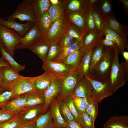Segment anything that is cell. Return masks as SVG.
<instances>
[{
  "label": "cell",
  "instance_id": "8992f818",
  "mask_svg": "<svg viewBox=\"0 0 128 128\" xmlns=\"http://www.w3.org/2000/svg\"><path fill=\"white\" fill-rule=\"evenodd\" d=\"M86 77L90 82L93 87L91 99L98 104L105 98L112 96L114 92L108 82H104Z\"/></svg>",
  "mask_w": 128,
  "mask_h": 128
},
{
  "label": "cell",
  "instance_id": "ac0fdd59",
  "mask_svg": "<svg viewBox=\"0 0 128 128\" xmlns=\"http://www.w3.org/2000/svg\"><path fill=\"white\" fill-rule=\"evenodd\" d=\"M57 78L50 71H45L43 74L36 77L35 81V90L45 91Z\"/></svg>",
  "mask_w": 128,
  "mask_h": 128
},
{
  "label": "cell",
  "instance_id": "681fc988",
  "mask_svg": "<svg viewBox=\"0 0 128 128\" xmlns=\"http://www.w3.org/2000/svg\"><path fill=\"white\" fill-rule=\"evenodd\" d=\"M16 114L0 109V125L13 119L16 116Z\"/></svg>",
  "mask_w": 128,
  "mask_h": 128
},
{
  "label": "cell",
  "instance_id": "ffe728a7",
  "mask_svg": "<svg viewBox=\"0 0 128 128\" xmlns=\"http://www.w3.org/2000/svg\"><path fill=\"white\" fill-rule=\"evenodd\" d=\"M26 103V96L24 94L7 102L1 109L16 114L25 107Z\"/></svg>",
  "mask_w": 128,
  "mask_h": 128
},
{
  "label": "cell",
  "instance_id": "7bdbcfd3",
  "mask_svg": "<svg viewBox=\"0 0 128 128\" xmlns=\"http://www.w3.org/2000/svg\"><path fill=\"white\" fill-rule=\"evenodd\" d=\"M65 32L77 40H81L83 37L82 32L69 20Z\"/></svg>",
  "mask_w": 128,
  "mask_h": 128
},
{
  "label": "cell",
  "instance_id": "ba28073f",
  "mask_svg": "<svg viewBox=\"0 0 128 128\" xmlns=\"http://www.w3.org/2000/svg\"><path fill=\"white\" fill-rule=\"evenodd\" d=\"M68 22L66 14H64L51 25L47 37L50 42H59L65 32Z\"/></svg>",
  "mask_w": 128,
  "mask_h": 128
},
{
  "label": "cell",
  "instance_id": "9c48e42d",
  "mask_svg": "<svg viewBox=\"0 0 128 128\" xmlns=\"http://www.w3.org/2000/svg\"><path fill=\"white\" fill-rule=\"evenodd\" d=\"M66 76L56 78L51 85L44 91V105L40 114L46 112L50 103L57 96L60 91L63 81Z\"/></svg>",
  "mask_w": 128,
  "mask_h": 128
},
{
  "label": "cell",
  "instance_id": "30bf717a",
  "mask_svg": "<svg viewBox=\"0 0 128 128\" xmlns=\"http://www.w3.org/2000/svg\"><path fill=\"white\" fill-rule=\"evenodd\" d=\"M43 37L36 24H35L22 37L16 46L15 50L29 49L37 40Z\"/></svg>",
  "mask_w": 128,
  "mask_h": 128
},
{
  "label": "cell",
  "instance_id": "db71d44e",
  "mask_svg": "<svg viewBox=\"0 0 128 128\" xmlns=\"http://www.w3.org/2000/svg\"><path fill=\"white\" fill-rule=\"evenodd\" d=\"M100 0H87V7H92L97 5Z\"/></svg>",
  "mask_w": 128,
  "mask_h": 128
},
{
  "label": "cell",
  "instance_id": "e7e4bbea",
  "mask_svg": "<svg viewBox=\"0 0 128 128\" xmlns=\"http://www.w3.org/2000/svg\"></svg>",
  "mask_w": 128,
  "mask_h": 128
},
{
  "label": "cell",
  "instance_id": "cb8c5ba5",
  "mask_svg": "<svg viewBox=\"0 0 128 128\" xmlns=\"http://www.w3.org/2000/svg\"><path fill=\"white\" fill-rule=\"evenodd\" d=\"M26 103L25 107H30L44 103V91L35 90L25 94Z\"/></svg>",
  "mask_w": 128,
  "mask_h": 128
},
{
  "label": "cell",
  "instance_id": "83f0119b",
  "mask_svg": "<svg viewBox=\"0 0 128 128\" xmlns=\"http://www.w3.org/2000/svg\"><path fill=\"white\" fill-rule=\"evenodd\" d=\"M31 2L37 19L48 11L51 5L49 0H32Z\"/></svg>",
  "mask_w": 128,
  "mask_h": 128
},
{
  "label": "cell",
  "instance_id": "be15d7a7",
  "mask_svg": "<svg viewBox=\"0 0 128 128\" xmlns=\"http://www.w3.org/2000/svg\"><path fill=\"white\" fill-rule=\"evenodd\" d=\"M4 103L3 104H0V109H1L2 107L6 103Z\"/></svg>",
  "mask_w": 128,
  "mask_h": 128
},
{
  "label": "cell",
  "instance_id": "1f68e13d",
  "mask_svg": "<svg viewBox=\"0 0 128 128\" xmlns=\"http://www.w3.org/2000/svg\"><path fill=\"white\" fill-rule=\"evenodd\" d=\"M81 40L78 39L71 46L61 48L59 56L54 61L62 62L71 54L75 51L82 46Z\"/></svg>",
  "mask_w": 128,
  "mask_h": 128
},
{
  "label": "cell",
  "instance_id": "4fadbf2b",
  "mask_svg": "<svg viewBox=\"0 0 128 128\" xmlns=\"http://www.w3.org/2000/svg\"><path fill=\"white\" fill-rule=\"evenodd\" d=\"M103 30H95L88 32L81 39L82 46L85 51L92 49L104 39Z\"/></svg>",
  "mask_w": 128,
  "mask_h": 128
},
{
  "label": "cell",
  "instance_id": "6125c7cd",
  "mask_svg": "<svg viewBox=\"0 0 128 128\" xmlns=\"http://www.w3.org/2000/svg\"><path fill=\"white\" fill-rule=\"evenodd\" d=\"M49 1L51 5H57L59 4L60 1L58 0H50Z\"/></svg>",
  "mask_w": 128,
  "mask_h": 128
},
{
  "label": "cell",
  "instance_id": "d4e9b609",
  "mask_svg": "<svg viewBox=\"0 0 128 128\" xmlns=\"http://www.w3.org/2000/svg\"><path fill=\"white\" fill-rule=\"evenodd\" d=\"M66 14L69 20L82 32L84 37L86 35L84 13L67 11Z\"/></svg>",
  "mask_w": 128,
  "mask_h": 128
},
{
  "label": "cell",
  "instance_id": "8fae6325",
  "mask_svg": "<svg viewBox=\"0 0 128 128\" xmlns=\"http://www.w3.org/2000/svg\"><path fill=\"white\" fill-rule=\"evenodd\" d=\"M42 68L44 71H49L58 78L65 77L72 71L69 66L62 62L46 60L43 62Z\"/></svg>",
  "mask_w": 128,
  "mask_h": 128
},
{
  "label": "cell",
  "instance_id": "3957f363",
  "mask_svg": "<svg viewBox=\"0 0 128 128\" xmlns=\"http://www.w3.org/2000/svg\"><path fill=\"white\" fill-rule=\"evenodd\" d=\"M21 38L14 30L0 25V42L5 50L14 58L15 47Z\"/></svg>",
  "mask_w": 128,
  "mask_h": 128
},
{
  "label": "cell",
  "instance_id": "bcb514c9",
  "mask_svg": "<svg viewBox=\"0 0 128 128\" xmlns=\"http://www.w3.org/2000/svg\"><path fill=\"white\" fill-rule=\"evenodd\" d=\"M77 40L65 32L59 42V45L61 48L68 47L74 43Z\"/></svg>",
  "mask_w": 128,
  "mask_h": 128
},
{
  "label": "cell",
  "instance_id": "603a6c76",
  "mask_svg": "<svg viewBox=\"0 0 128 128\" xmlns=\"http://www.w3.org/2000/svg\"><path fill=\"white\" fill-rule=\"evenodd\" d=\"M34 123L35 128H57L54 123L49 109L45 113L39 114Z\"/></svg>",
  "mask_w": 128,
  "mask_h": 128
},
{
  "label": "cell",
  "instance_id": "5bb4252c",
  "mask_svg": "<svg viewBox=\"0 0 128 128\" xmlns=\"http://www.w3.org/2000/svg\"><path fill=\"white\" fill-rule=\"evenodd\" d=\"M34 24L27 22L24 23H21L15 20H5L0 17V25L14 30L22 37L29 31Z\"/></svg>",
  "mask_w": 128,
  "mask_h": 128
},
{
  "label": "cell",
  "instance_id": "7c38bea8",
  "mask_svg": "<svg viewBox=\"0 0 128 128\" xmlns=\"http://www.w3.org/2000/svg\"><path fill=\"white\" fill-rule=\"evenodd\" d=\"M44 103L36 106L24 108L16 113V116L23 124L34 121L40 114Z\"/></svg>",
  "mask_w": 128,
  "mask_h": 128
},
{
  "label": "cell",
  "instance_id": "74e56055",
  "mask_svg": "<svg viewBox=\"0 0 128 128\" xmlns=\"http://www.w3.org/2000/svg\"><path fill=\"white\" fill-rule=\"evenodd\" d=\"M92 8L87 7L84 13L86 35L88 32L97 30L92 14Z\"/></svg>",
  "mask_w": 128,
  "mask_h": 128
},
{
  "label": "cell",
  "instance_id": "b9f144b4",
  "mask_svg": "<svg viewBox=\"0 0 128 128\" xmlns=\"http://www.w3.org/2000/svg\"><path fill=\"white\" fill-rule=\"evenodd\" d=\"M58 102L60 113L65 122L67 123L71 121L75 120L74 118L70 112L65 101H59Z\"/></svg>",
  "mask_w": 128,
  "mask_h": 128
},
{
  "label": "cell",
  "instance_id": "f1b7e54d",
  "mask_svg": "<svg viewBox=\"0 0 128 128\" xmlns=\"http://www.w3.org/2000/svg\"><path fill=\"white\" fill-rule=\"evenodd\" d=\"M65 7L64 1L62 2L60 1L59 3L57 5H50L48 11L51 25L64 14Z\"/></svg>",
  "mask_w": 128,
  "mask_h": 128
},
{
  "label": "cell",
  "instance_id": "7a4b0ae2",
  "mask_svg": "<svg viewBox=\"0 0 128 128\" xmlns=\"http://www.w3.org/2000/svg\"><path fill=\"white\" fill-rule=\"evenodd\" d=\"M114 55V48L109 47L106 53L98 63L92 74L89 78L108 82V77Z\"/></svg>",
  "mask_w": 128,
  "mask_h": 128
},
{
  "label": "cell",
  "instance_id": "ab89813d",
  "mask_svg": "<svg viewBox=\"0 0 128 128\" xmlns=\"http://www.w3.org/2000/svg\"><path fill=\"white\" fill-rule=\"evenodd\" d=\"M61 48L59 42H50V46L46 55V60L49 61L54 60L59 56Z\"/></svg>",
  "mask_w": 128,
  "mask_h": 128
},
{
  "label": "cell",
  "instance_id": "6da1fadb",
  "mask_svg": "<svg viewBox=\"0 0 128 128\" xmlns=\"http://www.w3.org/2000/svg\"><path fill=\"white\" fill-rule=\"evenodd\" d=\"M115 55L111 64L108 81L114 93L128 81V76L124 73L119 59V51L118 47L114 49Z\"/></svg>",
  "mask_w": 128,
  "mask_h": 128
},
{
  "label": "cell",
  "instance_id": "816d5d0a",
  "mask_svg": "<svg viewBox=\"0 0 128 128\" xmlns=\"http://www.w3.org/2000/svg\"><path fill=\"white\" fill-rule=\"evenodd\" d=\"M101 43L105 46L112 47L114 49L116 47H118L116 43L106 39H104L103 40Z\"/></svg>",
  "mask_w": 128,
  "mask_h": 128
},
{
  "label": "cell",
  "instance_id": "f5cc1de1",
  "mask_svg": "<svg viewBox=\"0 0 128 128\" xmlns=\"http://www.w3.org/2000/svg\"><path fill=\"white\" fill-rule=\"evenodd\" d=\"M123 70L125 75L128 76V62H123L120 64Z\"/></svg>",
  "mask_w": 128,
  "mask_h": 128
},
{
  "label": "cell",
  "instance_id": "4dcf8cb0",
  "mask_svg": "<svg viewBox=\"0 0 128 128\" xmlns=\"http://www.w3.org/2000/svg\"><path fill=\"white\" fill-rule=\"evenodd\" d=\"M36 24L43 36L47 38L51 25L48 11L37 19Z\"/></svg>",
  "mask_w": 128,
  "mask_h": 128
},
{
  "label": "cell",
  "instance_id": "52a82bcc",
  "mask_svg": "<svg viewBox=\"0 0 128 128\" xmlns=\"http://www.w3.org/2000/svg\"><path fill=\"white\" fill-rule=\"evenodd\" d=\"M36 78L24 77L7 85L18 96L35 90V81Z\"/></svg>",
  "mask_w": 128,
  "mask_h": 128
},
{
  "label": "cell",
  "instance_id": "91938a15",
  "mask_svg": "<svg viewBox=\"0 0 128 128\" xmlns=\"http://www.w3.org/2000/svg\"><path fill=\"white\" fill-rule=\"evenodd\" d=\"M119 1L122 3L124 5L126 9L128 10V0H119Z\"/></svg>",
  "mask_w": 128,
  "mask_h": 128
},
{
  "label": "cell",
  "instance_id": "2e32d148",
  "mask_svg": "<svg viewBox=\"0 0 128 128\" xmlns=\"http://www.w3.org/2000/svg\"><path fill=\"white\" fill-rule=\"evenodd\" d=\"M109 47L104 46L101 42L93 48L90 59L89 77H91L98 63L106 53Z\"/></svg>",
  "mask_w": 128,
  "mask_h": 128
},
{
  "label": "cell",
  "instance_id": "9a60e30c",
  "mask_svg": "<svg viewBox=\"0 0 128 128\" xmlns=\"http://www.w3.org/2000/svg\"><path fill=\"white\" fill-rule=\"evenodd\" d=\"M92 89L90 82L83 77L77 84L73 96L89 100L91 99Z\"/></svg>",
  "mask_w": 128,
  "mask_h": 128
},
{
  "label": "cell",
  "instance_id": "f35d334b",
  "mask_svg": "<svg viewBox=\"0 0 128 128\" xmlns=\"http://www.w3.org/2000/svg\"><path fill=\"white\" fill-rule=\"evenodd\" d=\"M105 19L114 14L112 2L110 0H100L97 5Z\"/></svg>",
  "mask_w": 128,
  "mask_h": 128
},
{
  "label": "cell",
  "instance_id": "680465c9",
  "mask_svg": "<svg viewBox=\"0 0 128 128\" xmlns=\"http://www.w3.org/2000/svg\"><path fill=\"white\" fill-rule=\"evenodd\" d=\"M104 32V35L105 36V39L111 41L116 43L115 41L113 38L109 34L106 33Z\"/></svg>",
  "mask_w": 128,
  "mask_h": 128
},
{
  "label": "cell",
  "instance_id": "4316f807",
  "mask_svg": "<svg viewBox=\"0 0 128 128\" xmlns=\"http://www.w3.org/2000/svg\"><path fill=\"white\" fill-rule=\"evenodd\" d=\"M102 128H128V116H113Z\"/></svg>",
  "mask_w": 128,
  "mask_h": 128
},
{
  "label": "cell",
  "instance_id": "277c9868",
  "mask_svg": "<svg viewBox=\"0 0 128 128\" xmlns=\"http://www.w3.org/2000/svg\"><path fill=\"white\" fill-rule=\"evenodd\" d=\"M32 0H25L18 5L13 13L7 19L15 20L17 18L22 22L26 21L36 24L37 19L31 5Z\"/></svg>",
  "mask_w": 128,
  "mask_h": 128
},
{
  "label": "cell",
  "instance_id": "d590c367",
  "mask_svg": "<svg viewBox=\"0 0 128 128\" xmlns=\"http://www.w3.org/2000/svg\"><path fill=\"white\" fill-rule=\"evenodd\" d=\"M18 96L8 85L2 84L0 87V104L6 103Z\"/></svg>",
  "mask_w": 128,
  "mask_h": 128
},
{
  "label": "cell",
  "instance_id": "9f6ffc18",
  "mask_svg": "<svg viewBox=\"0 0 128 128\" xmlns=\"http://www.w3.org/2000/svg\"><path fill=\"white\" fill-rule=\"evenodd\" d=\"M5 67H10L9 64L2 57L0 58V68Z\"/></svg>",
  "mask_w": 128,
  "mask_h": 128
},
{
  "label": "cell",
  "instance_id": "d6986e66",
  "mask_svg": "<svg viewBox=\"0 0 128 128\" xmlns=\"http://www.w3.org/2000/svg\"><path fill=\"white\" fill-rule=\"evenodd\" d=\"M50 45V41L47 38L43 37L37 40L29 49L38 55L43 62L46 60Z\"/></svg>",
  "mask_w": 128,
  "mask_h": 128
},
{
  "label": "cell",
  "instance_id": "44dd1931",
  "mask_svg": "<svg viewBox=\"0 0 128 128\" xmlns=\"http://www.w3.org/2000/svg\"><path fill=\"white\" fill-rule=\"evenodd\" d=\"M54 123L57 128H66L67 123L63 118L60 113L58 101L53 100L49 106Z\"/></svg>",
  "mask_w": 128,
  "mask_h": 128
},
{
  "label": "cell",
  "instance_id": "ee69618b",
  "mask_svg": "<svg viewBox=\"0 0 128 128\" xmlns=\"http://www.w3.org/2000/svg\"><path fill=\"white\" fill-rule=\"evenodd\" d=\"M78 122L83 128H95V123L86 112L78 115Z\"/></svg>",
  "mask_w": 128,
  "mask_h": 128
},
{
  "label": "cell",
  "instance_id": "60d3db41",
  "mask_svg": "<svg viewBox=\"0 0 128 128\" xmlns=\"http://www.w3.org/2000/svg\"><path fill=\"white\" fill-rule=\"evenodd\" d=\"M78 115L85 112L86 109L91 99L72 96Z\"/></svg>",
  "mask_w": 128,
  "mask_h": 128
},
{
  "label": "cell",
  "instance_id": "94428289",
  "mask_svg": "<svg viewBox=\"0 0 128 128\" xmlns=\"http://www.w3.org/2000/svg\"><path fill=\"white\" fill-rule=\"evenodd\" d=\"M125 59V62H128V52L124 51L122 54Z\"/></svg>",
  "mask_w": 128,
  "mask_h": 128
},
{
  "label": "cell",
  "instance_id": "5b68a950",
  "mask_svg": "<svg viewBox=\"0 0 128 128\" xmlns=\"http://www.w3.org/2000/svg\"><path fill=\"white\" fill-rule=\"evenodd\" d=\"M82 78L76 71H71L65 77L60 91L55 99L58 101H64L72 96L77 84Z\"/></svg>",
  "mask_w": 128,
  "mask_h": 128
},
{
  "label": "cell",
  "instance_id": "f907efd6",
  "mask_svg": "<svg viewBox=\"0 0 128 128\" xmlns=\"http://www.w3.org/2000/svg\"><path fill=\"white\" fill-rule=\"evenodd\" d=\"M66 128H83L81 124L75 120L71 121L67 123Z\"/></svg>",
  "mask_w": 128,
  "mask_h": 128
},
{
  "label": "cell",
  "instance_id": "836d02e7",
  "mask_svg": "<svg viewBox=\"0 0 128 128\" xmlns=\"http://www.w3.org/2000/svg\"><path fill=\"white\" fill-rule=\"evenodd\" d=\"M103 30L104 32L109 34L113 38L119 48V53L122 54L125 48H128L127 44L115 32L105 24Z\"/></svg>",
  "mask_w": 128,
  "mask_h": 128
},
{
  "label": "cell",
  "instance_id": "8d00e7d4",
  "mask_svg": "<svg viewBox=\"0 0 128 128\" xmlns=\"http://www.w3.org/2000/svg\"><path fill=\"white\" fill-rule=\"evenodd\" d=\"M92 14L96 30H102L105 24V20L97 5L92 7Z\"/></svg>",
  "mask_w": 128,
  "mask_h": 128
},
{
  "label": "cell",
  "instance_id": "7402d4cb",
  "mask_svg": "<svg viewBox=\"0 0 128 128\" xmlns=\"http://www.w3.org/2000/svg\"><path fill=\"white\" fill-rule=\"evenodd\" d=\"M85 52L82 46L62 62L69 66L72 71H76Z\"/></svg>",
  "mask_w": 128,
  "mask_h": 128
},
{
  "label": "cell",
  "instance_id": "e575fe53",
  "mask_svg": "<svg viewBox=\"0 0 128 128\" xmlns=\"http://www.w3.org/2000/svg\"><path fill=\"white\" fill-rule=\"evenodd\" d=\"M4 81L3 84L7 85L17 79L24 76L19 73L11 67H5L3 69Z\"/></svg>",
  "mask_w": 128,
  "mask_h": 128
},
{
  "label": "cell",
  "instance_id": "e0dca14e",
  "mask_svg": "<svg viewBox=\"0 0 128 128\" xmlns=\"http://www.w3.org/2000/svg\"><path fill=\"white\" fill-rule=\"evenodd\" d=\"M105 24L115 32L127 43L128 41V26L122 25L114 14L105 19Z\"/></svg>",
  "mask_w": 128,
  "mask_h": 128
},
{
  "label": "cell",
  "instance_id": "484cf974",
  "mask_svg": "<svg viewBox=\"0 0 128 128\" xmlns=\"http://www.w3.org/2000/svg\"><path fill=\"white\" fill-rule=\"evenodd\" d=\"M92 49L85 51L78 66L76 71L78 74L82 77H89V69Z\"/></svg>",
  "mask_w": 128,
  "mask_h": 128
},
{
  "label": "cell",
  "instance_id": "f6af8a7d",
  "mask_svg": "<svg viewBox=\"0 0 128 128\" xmlns=\"http://www.w3.org/2000/svg\"><path fill=\"white\" fill-rule=\"evenodd\" d=\"M98 104L91 99L85 111L94 123L98 114Z\"/></svg>",
  "mask_w": 128,
  "mask_h": 128
},
{
  "label": "cell",
  "instance_id": "c3c4849f",
  "mask_svg": "<svg viewBox=\"0 0 128 128\" xmlns=\"http://www.w3.org/2000/svg\"><path fill=\"white\" fill-rule=\"evenodd\" d=\"M66 103L75 120L78 121V115L75 107L72 96L68 97L64 101Z\"/></svg>",
  "mask_w": 128,
  "mask_h": 128
},
{
  "label": "cell",
  "instance_id": "d6a6232c",
  "mask_svg": "<svg viewBox=\"0 0 128 128\" xmlns=\"http://www.w3.org/2000/svg\"><path fill=\"white\" fill-rule=\"evenodd\" d=\"M67 11L84 14L87 8V0H71L68 1Z\"/></svg>",
  "mask_w": 128,
  "mask_h": 128
},
{
  "label": "cell",
  "instance_id": "11a10c76",
  "mask_svg": "<svg viewBox=\"0 0 128 128\" xmlns=\"http://www.w3.org/2000/svg\"><path fill=\"white\" fill-rule=\"evenodd\" d=\"M34 121L25 124L19 128H35Z\"/></svg>",
  "mask_w": 128,
  "mask_h": 128
},
{
  "label": "cell",
  "instance_id": "7dc6e473",
  "mask_svg": "<svg viewBox=\"0 0 128 128\" xmlns=\"http://www.w3.org/2000/svg\"><path fill=\"white\" fill-rule=\"evenodd\" d=\"M24 124L16 116L10 120L0 125V128H19Z\"/></svg>",
  "mask_w": 128,
  "mask_h": 128
},
{
  "label": "cell",
  "instance_id": "f546056e",
  "mask_svg": "<svg viewBox=\"0 0 128 128\" xmlns=\"http://www.w3.org/2000/svg\"><path fill=\"white\" fill-rule=\"evenodd\" d=\"M0 51L1 57L5 59L11 68L18 73L25 69V65L20 64L16 62L14 58L5 50L0 42Z\"/></svg>",
  "mask_w": 128,
  "mask_h": 128
},
{
  "label": "cell",
  "instance_id": "6f0895ef",
  "mask_svg": "<svg viewBox=\"0 0 128 128\" xmlns=\"http://www.w3.org/2000/svg\"><path fill=\"white\" fill-rule=\"evenodd\" d=\"M4 67H1L0 68V87L2 85L3 82Z\"/></svg>",
  "mask_w": 128,
  "mask_h": 128
}]
</instances>
